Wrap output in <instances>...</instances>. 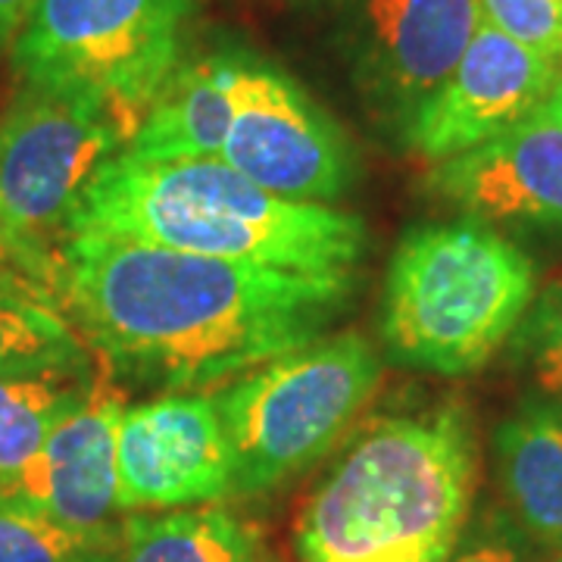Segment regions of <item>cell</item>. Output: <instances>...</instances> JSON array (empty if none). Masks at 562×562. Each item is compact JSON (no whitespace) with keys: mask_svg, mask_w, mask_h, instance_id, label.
<instances>
[{"mask_svg":"<svg viewBox=\"0 0 562 562\" xmlns=\"http://www.w3.org/2000/svg\"><path fill=\"white\" fill-rule=\"evenodd\" d=\"M538 272L487 222L409 228L384 281L382 335L394 360L438 375L482 369L535 303Z\"/></svg>","mask_w":562,"mask_h":562,"instance_id":"4","label":"cell"},{"mask_svg":"<svg viewBox=\"0 0 562 562\" xmlns=\"http://www.w3.org/2000/svg\"><path fill=\"white\" fill-rule=\"evenodd\" d=\"M479 7L487 25L562 72V0H479Z\"/></svg>","mask_w":562,"mask_h":562,"instance_id":"21","label":"cell"},{"mask_svg":"<svg viewBox=\"0 0 562 562\" xmlns=\"http://www.w3.org/2000/svg\"><path fill=\"white\" fill-rule=\"evenodd\" d=\"M382 382V360L360 331L281 353L216 397L232 457V497L269 494L322 460Z\"/></svg>","mask_w":562,"mask_h":562,"instance_id":"5","label":"cell"},{"mask_svg":"<svg viewBox=\"0 0 562 562\" xmlns=\"http://www.w3.org/2000/svg\"><path fill=\"white\" fill-rule=\"evenodd\" d=\"M91 362L60 360L0 372V491H10L50 431L88 394Z\"/></svg>","mask_w":562,"mask_h":562,"instance_id":"16","label":"cell"},{"mask_svg":"<svg viewBox=\"0 0 562 562\" xmlns=\"http://www.w3.org/2000/svg\"><path fill=\"white\" fill-rule=\"evenodd\" d=\"M522 325V357L543 401L562 403V279L528 306Z\"/></svg>","mask_w":562,"mask_h":562,"instance_id":"20","label":"cell"},{"mask_svg":"<svg viewBox=\"0 0 562 562\" xmlns=\"http://www.w3.org/2000/svg\"><path fill=\"white\" fill-rule=\"evenodd\" d=\"M116 494L120 513L188 509L232 497V457L216 403L172 394L125 406Z\"/></svg>","mask_w":562,"mask_h":562,"instance_id":"9","label":"cell"},{"mask_svg":"<svg viewBox=\"0 0 562 562\" xmlns=\"http://www.w3.org/2000/svg\"><path fill=\"white\" fill-rule=\"evenodd\" d=\"M85 357V341L60 301L25 272L0 262V372Z\"/></svg>","mask_w":562,"mask_h":562,"instance_id":"18","label":"cell"},{"mask_svg":"<svg viewBox=\"0 0 562 562\" xmlns=\"http://www.w3.org/2000/svg\"><path fill=\"white\" fill-rule=\"evenodd\" d=\"M120 150L125 138L94 103L29 85L0 122V216L54 297L72 216Z\"/></svg>","mask_w":562,"mask_h":562,"instance_id":"7","label":"cell"},{"mask_svg":"<svg viewBox=\"0 0 562 562\" xmlns=\"http://www.w3.org/2000/svg\"><path fill=\"white\" fill-rule=\"evenodd\" d=\"M503 497L531 541L562 547V403L525 401L497 428Z\"/></svg>","mask_w":562,"mask_h":562,"instance_id":"15","label":"cell"},{"mask_svg":"<svg viewBox=\"0 0 562 562\" xmlns=\"http://www.w3.org/2000/svg\"><path fill=\"white\" fill-rule=\"evenodd\" d=\"M32 7H35V0H0V41H10L20 35Z\"/></svg>","mask_w":562,"mask_h":562,"instance_id":"23","label":"cell"},{"mask_svg":"<svg viewBox=\"0 0 562 562\" xmlns=\"http://www.w3.org/2000/svg\"><path fill=\"white\" fill-rule=\"evenodd\" d=\"M232 69L235 50L179 63L125 144V154L144 162L220 157L232 125Z\"/></svg>","mask_w":562,"mask_h":562,"instance_id":"14","label":"cell"},{"mask_svg":"<svg viewBox=\"0 0 562 562\" xmlns=\"http://www.w3.org/2000/svg\"><path fill=\"white\" fill-rule=\"evenodd\" d=\"M191 0H35L13 38L29 88L94 103L125 144L181 63Z\"/></svg>","mask_w":562,"mask_h":562,"instance_id":"6","label":"cell"},{"mask_svg":"<svg viewBox=\"0 0 562 562\" xmlns=\"http://www.w3.org/2000/svg\"><path fill=\"white\" fill-rule=\"evenodd\" d=\"M232 125L220 160L281 201H338L357 166L338 122L291 76L235 50Z\"/></svg>","mask_w":562,"mask_h":562,"instance_id":"8","label":"cell"},{"mask_svg":"<svg viewBox=\"0 0 562 562\" xmlns=\"http://www.w3.org/2000/svg\"><path fill=\"white\" fill-rule=\"evenodd\" d=\"M450 562H528V560H525L522 543L516 541V535L497 525V528H491V531L479 535L475 541L462 550L460 557H453Z\"/></svg>","mask_w":562,"mask_h":562,"instance_id":"22","label":"cell"},{"mask_svg":"<svg viewBox=\"0 0 562 562\" xmlns=\"http://www.w3.org/2000/svg\"><path fill=\"white\" fill-rule=\"evenodd\" d=\"M543 562H562V547H553V553H550Z\"/></svg>","mask_w":562,"mask_h":562,"instance_id":"26","label":"cell"},{"mask_svg":"<svg viewBox=\"0 0 562 562\" xmlns=\"http://www.w3.org/2000/svg\"><path fill=\"white\" fill-rule=\"evenodd\" d=\"M431 191L472 220L562 235V122L538 106L494 140L438 162Z\"/></svg>","mask_w":562,"mask_h":562,"instance_id":"12","label":"cell"},{"mask_svg":"<svg viewBox=\"0 0 562 562\" xmlns=\"http://www.w3.org/2000/svg\"><path fill=\"white\" fill-rule=\"evenodd\" d=\"M0 262H7V266H13V269L25 272L29 279H35V272H32V262H29V257L22 254V247L16 244V238L10 235V228H7L3 216H0ZM35 281H38V279H35ZM38 284H41V281H38Z\"/></svg>","mask_w":562,"mask_h":562,"instance_id":"24","label":"cell"},{"mask_svg":"<svg viewBox=\"0 0 562 562\" xmlns=\"http://www.w3.org/2000/svg\"><path fill=\"white\" fill-rule=\"evenodd\" d=\"M484 22L479 0H350L347 44L362 91L409 122Z\"/></svg>","mask_w":562,"mask_h":562,"instance_id":"11","label":"cell"},{"mask_svg":"<svg viewBox=\"0 0 562 562\" xmlns=\"http://www.w3.org/2000/svg\"><path fill=\"white\" fill-rule=\"evenodd\" d=\"M122 525L72 528L0 491V562H120Z\"/></svg>","mask_w":562,"mask_h":562,"instance_id":"19","label":"cell"},{"mask_svg":"<svg viewBox=\"0 0 562 562\" xmlns=\"http://www.w3.org/2000/svg\"><path fill=\"white\" fill-rule=\"evenodd\" d=\"M72 235L303 276H353L366 250L360 216L325 203L281 201L220 157L144 162L125 150L88 184L66 238Z\"/></svg>","mask_w":562,"mask_h":562,"instance_id":"2","label":"cell"},{"mask_svg":"<svg viewBox=\"0 0 562 562\" xmlns=\"http://www.w3.org/2000/svg\"><path fill=\"white\" fill-rule=\"evenodd\" d=\"M479 484L460 403L391 416L357 435L294 522L301 562H450Z\"/></svg>","mask_w":562,"mask_h":562,"instance_id":"3","label":"cell"},{"mask_svg":"<svg viewBox=\"0 0 562 562\" xmlns=\"http://www.w3.org/2000/svg\"><path fill=\"white\" fill-rule=\"evenodd\" d=\"M122 413L125 403L113 372H94L85 401L50 431L38 457L7 494L35 503L72 528L116 525V435Z\"/></svg>","mask_w":562,"mask_h":562,"instance_id":"13","label":"cell"},{"mask_svg":"<svg viewBox=\"0 0 562 562\" xmlns=\"http://www.w3.org/2000/svg\"><path fill=\"white\" fill-rule=\"evenodd\" d=\"M57 301L106 366L166 387H210L322 338L353 276H303L154 244L72 235Z\"/></svg>","mask_w":562,"mask_h":562,"instance_id":"1","label":"cell"},{"mask_svg":"<svg viewBox=\"0 0 562 562\" xmlns=\"http://www.w3.org/2000/svg\"><path fill=\"white\" fill-rule=\"evenodd\" d=\"M560 79L553 63L482 22L457 69L406 122V144L422 160H453L531 116Z\"/></svg>","mask_w":562,"mask_h":562,"instance_id":"10","label":"cell"},{"mask_svg":"<svg viewBox=\"0 0 562 562\" xmlns=\"http://www.w3.org/2000/svg\"><path fill=\"white\" fill-rule=\"evenodd\" d=\"M120 562H260V535L222 506L132 513Z\"/></svg>","mask_w":562,"mask_h":562,"instance_id":"17","label":"cell"},{"mask_svg":"<svg viewBox=\"0 0 562 562\" xmlns=\"http://www.w3.org/2000/svg\"><path fill=\"white\" fill-rule=\"evenodd\" d=\"M543 106L550 110V116H557L562 122V79L553 85V91H550V98L543 101Z\"/></svg>","mask_w":562,"mask_h":562,"instance_id":"25","label":"cell"}]
</instances>
